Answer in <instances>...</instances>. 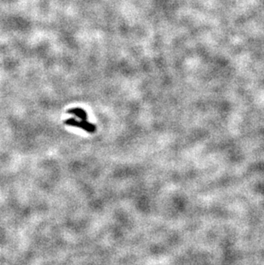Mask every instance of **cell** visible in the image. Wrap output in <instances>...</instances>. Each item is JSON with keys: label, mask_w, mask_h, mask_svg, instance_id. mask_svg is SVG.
<instances>
[{"label": "cell", "mask_w": 264, "mask_h": 265, "mask_svg": "<svg viewBox=\"0 0 264 265\" xmlns=\"http://www.w3.org/2000/svg\"><path fill=\"white\" fill-rule=\"evenodd\" d=\"M68 113L70 114H72V115H75L76 117H77L78 119H81V120H86L87 118H88V115H87V112L81 108H79V107H75L73 109H70L67 111Z\"/></svg>", "instance_id": "7a4b0ae2"}, {"label": "cell", "mask_w": 264, "mask_h": 265, "mask_svg": "<svg viewBox=\"0 0 264 265\" xmlns=\"http://www.w3.org/2000/svg\"><path fill=\"white\" fill-rule=\"evenodd\" d=\"M65 125H70V126H74V127H79L84 130L85 131L88 133H93L96 130L95 125L88 122L87 120H81L78 121L76 119H68L63 122Z\"/></svg>", "instance_id": "6da1fadb"}]
</instances>
